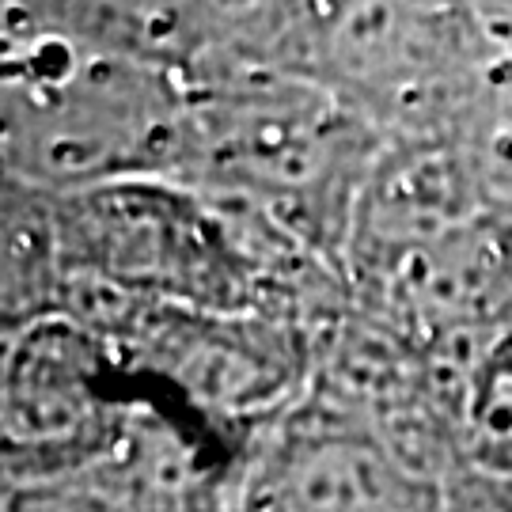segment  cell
Here are the masks:
<instances>
[{
    "label": "cell",
    "instance_id": "2",
    "mask_svg": "<svg viewBox=\"0 0 512 512\" xmlns=\"http://www.w3.org/2000/svg\"><path fill=\"white\" fill-rule=\"evenodd\" d=\"M425 482L365 437H285L243 482L236 512H425Z\"/></svg>",
    "mask_w": 512,
    "mask_h": 512
},
{
    "label": "cell",
    "instance_id": "3",
    "mask_svg": "<svg viewBox=\"0 0 512 512\" xmlns=\"http://www.w3.org/2000/svg\"><path fill=\"white\" fill-rule=\"evenodd\" d=\"M4 512H129L107 494L84 482H46V486H19L8 490Z\"/></svg>",
    "mask_w": 512,
    "mask_h": 512
},
{
    "label": "cell",
    "instance_id": "1",
    "mask_svg": "<svg viewBox=\"0 0 512 512\" xmlns=\"http://www.w3.org/2000/svg\"><path fill=\"white\" fill-rule=\"evenodd\" d=\"M186 156L190 118L171 99L167 69L92 42H46V31L8 42V179L46 194L171 167Z\"/></svg>",
    "mask_w": 512,
    "mask_h": 512
}]
</instances>
